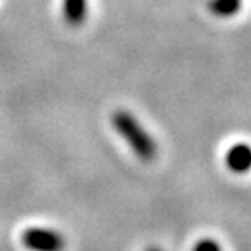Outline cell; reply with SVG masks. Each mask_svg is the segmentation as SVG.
<instances>
[{"mask_svg":"<svg viewBox=\"0 0 251 251\" xmlns=\"http://www.w3.org/2000/svg\"><path fill=\"white\" fill-rule=\"evenodd\" d=\"M112 126L117 134L129 145L134 155L143 162H150L157 157V143L145 131V127L134 119V115L127 110H115L112 114Z\"/></svg>","mask_w":251,"mask_h":251,"instance_id":"6da1fadb","label":"cell"},{"mask_svg":"<svg viewBox=\"0 0 251 251\" xmlns=\"http://www.w3.org/2000/svg\"><path fill=\"white\" fill-rule=\"evenodd\" d=\"M21 243L30 251H65L67 248L65 235L47 227H30L23 230Z\"/></svg>","mask_w":251,"mask_h":251,"instance_id":"7a4b0ae2","label":"cell"},{"mask_svg":"<svg viewBox=\"0 0 251 251\" xmlns=\"http://www.w3.org/2000/svg\"><path fill=\"white\" fill-rule=\"evenodd\" d=\"M225 164L235 175H246L251 171V147L248 143H235L225 153Z\"/></svg>","mask_w":251,"mask_h":251,"instance_id":"3957f363","label":"cell"},{"mask_svg":"<svg viewBox=\"0 0 251 251\" xmlns=\"http://www.w3.org/2000/svg\"><path fill=\"white\" fill-rule=\"evenodd\" d=\"M87 0H63V20L70 26H80L87 20Z\"/></svg>","mask_w":251,"mask_h":251,"instance_id":"277c9868","label":"cell"},{"mask_svg":"<svg viewBox=\"0 0 251 251\" xmlns=\"http://www.w3.org/2000/svg\"><path fill=\"white\" fill-rule=\"evenodd\" d=\"M209 9L218 18H230L235 12H239L241 0H213L209 4Z\"/></svg>","mask_w":251,"mask_h":251,"instance_id":"5b68a950","label":"cell"},{"mask_svg":"<svg viewBox=\"0 0 251 251\" xmlns=\"http://www.w3.org/2000/svg\"><path fill=\"white\" fill-rule=\"evenodd\" d=\"M192 251H224V248H222V244L218 241L208 237V239H201L199 243H196Z\"/></svg>","mask_w":251,"mask_h":251,"instance_id":"8992f818","label":"cell"},{"mask_svg":"<svg viewBox=\"0 0 251 251\" xmlns=\"http://www.w3.org/2000/svg\"><path fill=\"white\" fill-rule=\"evenodd\" d=\"M147 251H162V250H161V248H149Z\"/></svg>","mask_w":251,"mask_h":251,"instance_id":"52a82bcc","label":"cell"}]
</instances>
